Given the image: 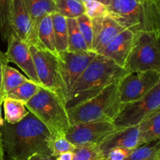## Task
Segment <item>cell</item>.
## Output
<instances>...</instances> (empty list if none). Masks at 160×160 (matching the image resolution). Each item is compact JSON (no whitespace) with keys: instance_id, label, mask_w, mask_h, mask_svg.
<instances>
[{"instance_id":"1","label":"cell","mask_w":160,"mask_h":160,"mask_svg":"<svg viewBox=\"0 0 160 160\" xmlns=\"http://www.w3.org/2000/svg\"><path fill=\"white\" fill-rule=\"evenodd\" d=\"M0 135L4 153L10 160H27L35 155L52 156L49 147L52 134L30 111L17 123L4 122Z\"/></svg>"},{"instance_id":"2","label":"cell","mask_w":160,"mask_h":160,"mask_svg":"<svg viewBox=\"0 0 160 160\" xmlns=\"http://www.w3.org/2000/svg\"><path fill=\"white\" fill-rule=\"evenodd\" d=\"M128 73L109 58L97 54L73 84L67 97V109L81 104L98 95L106 86Z\"/></svg>"},{"instance_id":"3","label":"cell","mask_w":160,"mask_h":160,"mask_svg":"<svg viewBox=\"0 0 160 160\" xmlns=\"http://www.w3.org/2000/svg\"><path fill=\"white\" fill-rule=\"evenodd\" d=\"M109 15L132 32H160V0H111Z\"/></svg>"},{"instance_id":"4","label":"cell","mask_w":160,"mask_h":160,"mask_svg":"<svg viewBox=\"0 0 160 160\" xmlns=\"http://www.w3.org/2000/svg\"><path fill=\"white\" fill-rule=\"evenodd\" d=\"M118 81L81 104L67 109L70 125L82 122L113 121L120 109Z\"/></svg>"},{"instance_id":"5","label":"cell","mask_w":160,"mask_h":160,"mask_svg":"<svg viewBox=\"0 0 160 160\" xmlns=\"http://www.w3.org/2000/svg\"><path fill=\"white\" fill-rule=\"evenodd\" d=\"M25 105L49 130L53 136H65L71 125L65 104L56 94L42 86Z\"/></svg>"},{"instance_id":"6","label":"cell","mask_w":160,"mask_h":160,"mask_svg":"<svg viewBox=\"0 0 160 160\" xmlns=\"http://www.w3.org/2000/svg\"><path fill=\"white\" fill-rule=\"evenodd\" d=\"M123 68L128 73L148 70L160 72V32L135 33Z\"/></svg>"},{"instance_id":"7","label":"cell","mask_w":160,"mask_h":160,"mask_svg":"<svg viewBox=\"0 0 160 160\" xmlns=\"http://www.w3.org/2000/svg\"><path fill=\"white\" fill-rule=\"evenodd\" d=\"M41 86L56 94L64 104L67 100L59 67L58 55L35 45H29Z\"/></svg>"},{"instance_id":"8","label":"cell","mask_w":160,"mask_h":160,"mask_svg":"<svg viewBox=\"0 0 160 160\" xmlns=\"http://www.w3.org/2000/svg\"><path fill=\"white\" fill-rule=\"evenodd\" d=\"M157 110H160V83L142 98L122 105L112 122L116 129L136 126Z\"/></svg>"},{"instance_id":"9","label":"cell","mask_w":160,"mask_h":160,"mask_svg":"<svg viewBox=\"0 0 160 160\" xmlns=\"http://www.w3.org/2000/svg\"><path fill=\"white\" fill-rule=\"evenodd\" d=\"M160 83V72L148 70L127 73L118 82L120 104L135 101Z\"/></svg>"},{"instance_id":"10","label":"cell","mask_w":160,"mask_h":160,"mask_svg":"<svg viewBox=\"0 0 160 160\" xmlns=\"http://www.w3.org/2000/svg\"><path fill=\"white\" fill-rule=\"evenodd\" d=\"M98 53L93 51H64L58 53L59 67L66 95Z\"/></svg>"},{"instance_id":"11","label":"cell","mask_w":160,"mask_h":160,"mask_svg":"<svg viewBox=\"0 0 160 160\" xmlns=\"http://www.w3.org/2000/svg\"><path fill=\"white\" fill-rule=\"evenodd\" d=\"M117 129L112 121L82 122L71 125L65 136L73 145L85 144H97Z\"/></svg>"},{"instance_id":"12","label":"cell","mask_w":160,"mask_h":160,"mask_svg":"<svg viewBox=\"0 0 160 160\" xmlns=\"http://www.w3.org/2000/svg\"><path fill=\"white\" fill-rule=\"evenodd\" d=\"M6 41L7 50L4 53L7 62H12L18 66L31 81L41 86L29 45L17 37L12 31Z\"/></svg>"},{"instance_id":"13","label":"cell","mask_w":160,"mask_h":160,"mask_svg":"<svg viewBox=\"0 0 160 160\" xmlns=\"http://www.w3.org/2000/svg\"><path fill=\"white\" fill-rule=\"evenodd\" d=\"M10 25L12 32L28 45H37L36 30L23 0H12Z\"/></svg>"},{"instance_id":"14","label":"cell","mask_w":160,"mask_h":160,"mask_svg":"<svg viewBox=\"0 0 160 160\" xmlns=\"http://www.w3.org/2000/svg\"><path fill=\"white\" fill-rule=\"evenodd\" d=\"M93 30L92 51L99 53L106 45L124 28L112 17H106L92 19Z\"/></svg>"},{"instance_id":"15","label":"cell","mask_w":160,"mask_h":160,"mask_svg":"<svg viewBox=\"0 0 160 160\" xmlns=\"http://www.w3.org/2000/svg\"><path fill=\"white\" fill-rule=\"evenodd\" d=\"M134 33L124 29L116 35L98 54L109 58L121 67H124L134 41Z\"/></svg>"},{"instance_id":"16","label":"cell","mask_w":160,"mask_h":160,"mask_svg":"<svg viewBox=\"0 0 160 160\" xmlns=\"http://www.w3.org/2000/svg\"><path fill=\"white\" fill-rule=\"evenodd\" d=\"M140 145H142V144L139 138L138 125L117 129L115 131L104 138L98 144L100 150L104 156L109 150L115 147H122L132 150Z\"/></svg>"},{"instance_id":"17","label":"cell","mask_w":160,"mask_h":160,"mask_svg":"<svg viewBox=\"0 0 160 160\" xmlns=\"http://www.w3.org/2000/svg\"><path fill=\"white\" fill-rule=\"evenodd\" d=\"M36 37L38 46L53 54L58 55L56 48L51 14L45 16L38 21L36 26Z\"/></svg>"},{"instance_id":"18","label":"cell","mask_w":160,"mask_h":160,"mask_svg":"<svg viewBox=\"0 0 160 160\" xmlns=\"http://www.w3.org/2000/svg\"><path fill=\"white\" fill-rule=\"evenodd\" d=\"M138 127L142 145L159 140L160 110L148 115L139 123Z\"/></svg>"},{"instance_id":"19","label":"cell","mask_w":160,"mask_h":160,"mask_svg":"<svg viewBox=\"0 0 160 160\" xmlns=\"http://www.w3.org/2000/svg\"><path fill=\"white\" fill-rule=\"evenodd\" d=\"M4 121L9 124H15L23 120L29 111L23 102L9 97H5L2 100Z\"/></svg>"},{"instance_id":"20","label":"cell","mask_w":160,"mask_h":160,"mask_svg":"<svg viewBox=\"0 0 160 160\" xmlns=\"http://www.w3.org/2000/svg\"><path fill=\"white\" fill-rule=\"evenodd\" d=\"M23 2L35 30L42 17L56 13L53 0H23Z\"/></svg>"},{"instance_id":"21","label":"cell","mask_w":160,"mask_h":160,"mask_svg":"<svg viewBox=\"0 0 160 160\" xmlns=\"http://www.w3.org/2000/svg\"><path fill=\"white\" fill-rule=\"evenodd\" d=\"M51 17L56 51L58 53L67 51L68 50V30L67 18L58 13H52Z\"/></svg>"},{"instance_id":"22","label":"cell","mask_w":160,"mask_h":160,"mask_svg":"<svg viewBox=\"0 0 160 160\" xmlns=\"http://www.w3.org/2000/svg\"><path fill=\"white\" fill-rule=\"evenodd\" d=\"M30 80L18 70L6 64L3 66L2 75V93L4 98L9 92L24 82Z\"/></svg>"},{"instance_id":"23","label":"cell","mask_w":160,"mask_h":160,"mask_svg":"<svg viewBox=\"0 0 160 160\" xmlns=\"http://www.w3.org/2000/svg\"><path fill=\"white\" fill-rule=\"evenodd\" d=\"M56 13L66 18H77L85 13L81 0H53Z\"/></svg>"},{"instance_id":"24","label":"cell","mask_w":160,"mask_h":160,"mask_svg":"<svg viewBox=\"0 0 160 160\" xmlns=\"http://www.w3.org/2000/svg\"><path fill=\"white\" fill-rule=\"evenodd\" d=\"M67 30H68V50H67L73 52L91 51L88 48L87 44L78 29L76 18H67Z\"/></svg>"},{"instance_id":"25","label":"cell","mask_w":160,"mask_h":160,"mask_svg":"<svg viewBox=\"0 0 160 160\" xmlns=\"http://www.w3.org/2000/svg\"><path fill=\"white\" fill-rule=\"evenodd\" d=\"M160 157L159 140L132 149L125 160H148Z\"/></svg>"},{"instance_id":"26","label":"cell","mask_w":160,"mask_h":160,"mask_svg":"<svg viewBox=\"0 0 160 160\" xmlns=\"http://www.w3.org/2000/svg\"><path fill=\"white\" fill-rule=\"evenodd\" d=\"M40 86L34 82L28 80L9 92L6 97H12L26 104L38 92Z\"/></svg>"},{"instance_id":"27","label":"cell","mask_w":160,"mask_h":160,"mask_svg":"<svg viewBox=\"0 0 160 160\" xmlns=\"http://www.w3.org/2000/svg\"><path fill=\"white\" fill-rule=\"evenodd\" d=\"M105 158L97 144H85L76 146L73 152V160H100Z\"/></svg>"},{"instance_id":"28","label":"cell","mask_w":160,"mask_h":160,"mask_svg":"<svg viewBox=\"0 0 160 160\" xmlns=\"http://www.w3.org/2000/svg\"><path fill=\"white\" fill-rule=\"evenodd\" d=\"M12 2V0H0V37L2 41L7 40L12 32L10 25Z\"/></svg>"},{"instance_id":"29","label":"cell","mask_w":160,"mask_h":160,"mask_svg":"<svg viewBox=\"0 0 160 160\" xmlns=\"http://www.w3.org/2000/svg\"><path fill=\"white\" fill-rule=\"evenodd\" d=\"M77 24L81 35L84 38L89 50L92 51V42H93V30H92V20L86 15L82 14L77 17Z\"/></svg>"},{"instance_id":"30","label":"cell","mask_w":160,"mask_h":160,"mask_svg":"<svg viewBox=\"0 0 160 160\" xmlns=\"http://www.w3.org/2000/svg\"><path fill=\"white\" fill-rule=\"evenodd\" d=\"M50 152L53 158L67 152H73L76 146L67 139L65 136H55L50 143Z\"/></svg>"},{"instance_id":"31","label":"cell","mask_w":160,"mask_h":160,"mask_svg":"<svg viewBox=\"0 0 160 160\" xmlns=\"http://www.w3.org/2000/svg\"><path fill=\"white\" fill-rule=\"evenodd\" d=\"M84 3L85 13H84L92 20V19L98 18V17H106L109 15L107 6L100 2L95 0H87Z\"/></svg>"},{"instance_id":"32","label":"cell","mask_w":160,"mask_h":160,"mask_svg":"<svg viewBox=\"0 0 160 160\" xmlns=\"http://www.w3.org/2000/svg\"><path fill=\"white\" fill-rule=\"evenodd\" d=\"M131 150L122 147H115L109 150L105 155L106 160H125L131 153Z\"/></svg>"},{"instance_id":"33","label":"cell","mask_w":160,"mask_h":160,"mask_svg":"<svg viewBox=\"0 0 160 160\" xmlns=\"http://www.w3.org/2000/svg\"><path fill=\"white\" fill-rule=\"evenodd\" d=\"M6 64H8V62L6 61L5 53L0 50V100H3L2 93V75L3 66Z\"/></svg>"},{"instance_id":"34","label":"cell","mask_w":160,"mask_h":160,"mask_svg":"<svg viewBox=\"0 0 160 160\" xmlns=\"http://www.w3.org/2000/svg\"><path fill=\"white\" fill-rule=\"evenodd\" d=\"M55 160H73V152H67L60 154L55 158Z\"/></svg>"},{"instance_id":"35","label":"cell","mask_w":160,"mask_h":160,"mask_svg":"<svg viewBox=\"0 0 160 160\" xmlns=\"http://www.w3.org/2000/svg\"><path fill=\"white\" fill-rule=\"evenodd\" d=\"M27 160H55V158L45 155H35Z\"/></svg>"},{"instance_id":"36","label":"cell","mask_w":160,"mask_h":160,"mask_svg":"<svg viewBox=\"0 0 160 160\" xmlns=\"http://www.w3.org/2000/svg\"><path fill=\"white\" fill-rule=\"evenodd\" d=\"M2 100H0V129L2 127V125H4V118L2 117Z\"/></svg>"},{"instance_id":"37","label":"cell","mask_w":160,"mask_h":160,"mask_svg":"<svg viewBox=\"0 0 160 160\" xmlns=\"http://www.w3.org/2000/svg\"><path fill=\"white\" fill-rule=\"evenodd\" d=\"M0 160H5V153L3 151L2 144L1 135H0Z\"/></svg>"},{"instance_id":"38","label":"cell","mask_w":160,"mask_h":160,"mask_svg":"<svg viewBox=\"0 0 160 160\" xmlns=\"http://www.w3.org/2000/svg\"><path fill=\"white\" fill-rule=\"evenodd\" d=\"M82 2H84V1H87V0H81ZM95 1H98V2H100V3H103L104 5H106V6H108V5L109 4V3H110L111 0H95Z\"/></svg>"},{"instance_id":"39","label":"cell","mask_w":160,"mask_h":160,"mask_svg":"<svg viewBox=\"0 0 160 160\" xmlns=\"http://www.w3.org/2000/svg\"><path fill=\"white\" fill-rule=\"evenodd\" d=\"M148 160H160V157H157V158H152V159H148Z\"/></svg>"},{"instance_id":"40","label":"cell","mask_w":160,"mask_h":160,"mask_svg":"<svg viewBox=\"0 0 160 160\" xmlns=\"http://www.w3.org/2000/svg\"><path fill=\"white\" fill-rule=\"evenodd\" d=\"M100 160H106V158H102V159H100Z\"/></svg>"}]
</instances>
